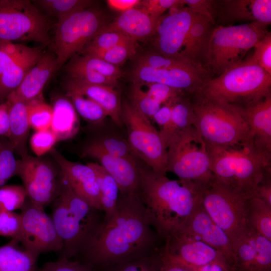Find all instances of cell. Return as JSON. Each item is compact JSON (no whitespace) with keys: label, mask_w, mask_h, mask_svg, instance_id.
<instances>
[{"label":"cell","mask_w":271,"mask_h":271,"mask_svg":"<svg viewBox=\"0 0 271 271\" xmlns=\"http://www.w3.org/2000/svg\"><path fill=\"white\" fill-rule=\"evenodd\" d=\"M160 239L138 195L119 193L115 214L88 240L80 261L103 270L155 252Z\"/></svg>","instance_id":"obj_1"},{"label":"cell","mask_w":271,"mask_h":271,"mask_svg":"<svg viewBox=\"0 0 271 271\" xmlns=\"http://www.w3.org/2000/svg\"><path fill=\"white\" fill-rule=\"evenodd\" d=\"M137 195L150 222L165 241L178 231L201 203V186L190 181L171 180L139 159Z\"/></svg>","instance_id":"obj_2"},{"label":"cell","mask_w":271,"mask_h":271,"mask_svg":"<svg viewBox=\"0 0 271 271\" xmlns=\"http://www.w3.org/2000/svg\"><path fill=\"white\" fill-rule=\"evenodd\" d=\"M206 145L214 179L243 198L255 197L257 186L271 172V154L260 153L247 143Z\"/></svg>","instance_id":"obj_3"},{"label":"cell","mask_w":271,"mask_h":271,"mask_svg":"<svg viewBox=\"0 0 271 271\" xmlns=\"http://www.w3.org/2000/svg\"><path fill=\"white\" fill-rule=\"evenodd\" d=\"M271 75L251 55L206 81L195 94L221 103L245 108L271 95Z\"/></svg>","instance_id":"obj_4"},{"label":"cell","mask_w":271,"mask_h":271,"mask_svg":"<svg viewBox=\"0 0 271 271\" xmlns=\"http://www.w3.org/2000/svg\"><path fill=\"white\" fill-rule=\"evenodd\" d=\"M269 31L267 25L253 22L239 25L213 27L202 56L201 65L217 76L240 63L249 51Z\"/></svg>","instance_id":"obj_5"},{"label":"cell","mask_w":271,"mask_h":271,"mask_svg":"<svg viewBox=\"0 0 271 271\" xmlns=\"http://www.w3.org/2000/svg\"><path fill=\"white\" fill-rule=\"evenodd\" d=\"M194 126L206 144L234 146L247 143L249 127L244 108L191 95Z\"/></svg>","instance_id":"obj_6"},{"label":"cell","mask_w":271,"mask_h":271,"mask_svg":"<svg viewBox=\"0 0 271 271\" xmlns=\"http://www.w3.org/2000/svg\"><path fill=\"white\" fill-rule=\"evenodd\" d=\"M167 172L205 187L214 179L206 145L194 126L174 133L166 144Z\"/></svg>","instance_id":"obj_7"},{"label":"cell","mask_w":271,"mask_h":271,"mask_svg":"<svg viewBox=\"0 0 271 271\" xmlns=\"http://www.w3.org/2000/svg\"><path fill=\"white\" fill-rule=\"evenodd\" d=\"M51 25L46 15L28 0L0 1V41H28L47 45Z\"/></svg>","instance_id":"obj_8"},{"label":"cell","mask_w":271,"mask_h":271,"mask_svg":"<svg viewBox=\"0 0 271 271\" xmlns=\"http://www.w3.org/2000/svg\"><path fill=\"white\" fill-rule=\"evenodd\" d=\"M107 24L103 13L92 7L58 20L53 51L57 57L58 70L79 54Z\"/></svg>","instance_id":"obj_9"},{"label":"cell","mask_w":271,"mask_h":271,"mask_svg":"<svg viewBox=\"0 0 271 271\" xmlns=\"http://www.w3.org/2000/svg\"><path fill=\"white\" fill-rule=\"evenodd\" d=\"M121 119L126 140L137 157L154 171L166 174L167 149L151 121L126 101L121 104Z\"/></svg>","instance_id":"obj_10"},{"label":"cell","mask_w":271,"mask_h":271,"mask_svg":"<svg viewBox=\"0 0 271 271\" xmlns=\"http://www.w3.org/2000/svg\"><path fill=\"white\" fill-rule=\"evenodd\" d=\"M214 179L202 191L201 201L213 220L229 240L247 226V202Z\"/></svg>","instance_id":"obj_11"},{"label":"cell","mask_w":271,"mask_h":271,"mask_svg":"<svg viewBox=\"0 0 271 271\" xmlns=\"http://www.w3.org/2000/svg\"><path fill=\"white\" fill-rule=\"evenodd\" d=\"M16 175L21 179L29 199L43 208L51 204L61 188L62 175L58 165L42 157L28 155L18 160Z\"/></svg>","instance_id":"obj_12"},{"label":"cell","mask_w":271,"mask_h":271,"mask_svg":"<svg viewBox=\"0 0 271 271\" xmlns=\"http://www.w3.org/2000/svg\"><path fill=\"white\" fill-rule=\"evenodd\" d=\"M23 247L39 256L50 251H61L63 242L51 218L44 208L32 203L28 198L21 209Z\"/></svg>","instance_id":"obj_13"},{"label":"cell","mask_w":271,"mask_h":271,"mask_svg":"<svg viewBox=\"0 0 271 271\" xmlns=\"http://www.w3.org/2000/svg\"><path fill=\"white\" fill-rule=\"evenodd\" d=\"M158 20L154 38L155 52L169 56H180L188 34L198 14L187 7H175Z\"/></svg>","instance_id":"obj_14"},{"label":"cell","mask_w":271,"mask_h":271,"mask_svg":"<svg viewBox=\"0 0 271 271\" xmlns=\"http://www.w3.org/2000/svg\"><path fill=\"white\" fill-rule=\"evenodd\" d=\"M230 241L234 254L230 271H271V241L247 226Z\"/></svg>","instance_id":"obj_15"},{"label":"cell","mask_w":271,"mask_h":271,"mask_svg":"<svg viewBox=\"0 0 271 271\" xmlns=\"http://www.w3.org/2000/svg\"><path fill=\"white\" fill-rule=\"evenodd\" d=\"M161 250L167 256L193 268L211 264L223 271H230L229 265L219 251L204 242L182 234L176 233L165 240Z\"/></svg>","instance_id":"obj_16"},{"label":"cell","mask_w":271,"mask_h":271,"mask_svg":"<svg viewBox=\"0 0 271 271\" xmlns=\"http://www.w3.org/2000/svg\"><path fill=\"white\" fill-rule=\"evenodd\" d=\"M209 79L206 72L194 68L157 69L135 65L131 72L132 83L162 84L189 95L197 93Z\"/></svg>","instance_id":"obj_17"},{"label":"cell","mask_w":271,"mask_h":271,"mask_svg":"<svg viewBox=\"0 0 271 271\" xmlns=\"http://www.w3.org/2000/svg\"><path fill=\"white\" fill-rule=\"evenodd\" d=\"M51 205V217L63 244L60 257L71 259L78 256L87 242L89 236L70 208L61 186Z\"/></svg>","instance_id":"obj_18"},{"label":"cell","mask_w":271,"mask_h":271,"mask_svg":"<svg viewBox=\"0 0 271 271\" xmlns=\"http://www.w3.org/2000/svg\"><path fill=\"white\" fill-rule=\"evenodd\" d=\"M176 233L200 240L216 249L226 259L231 270L234 254L229 238L211 218L202 206L201 201Z\"/></svg>","instance_id":"obj_19"},{"label":"cell","mask_w":271,"mask_h":271,"mask_svg":"<svg viewBox=\"0 0 271 271\" xmlns=\"http://www.w3.org/2000/svg\"><path fill=\"white\" fill-rule=\"evenodd\" d=\"M50 153L72 190L90 205L103 211L93 170L87 164L84 165L67 159L54 148Z\"/></svg>","instance_id":"obj_20"},{"label":"cell","mask_w":271,"mask_h":271,"mask_svg":"<svg viewBox=\"0 0 271 271\" xmlns=\"http://www.w3.org/2000/svg\"><path fill=\"white\" fill-rule=\"evenodd\" d=\"M82 156L96 159L116 182L120 193L137 194L139 181L138 162L136 160L112 156L88 144L82 151Z\"/></svg>","instance_id":"obj_21"},{"label":"cell","mask_w":271,"mask_h":271,"mask_svg":"<svg viewBox=\"0 0 271 271\" xmlns=\"http://www.w3.org/2000/svg\"><path fill=\"white\" fill-rule=\"evenodd\" d=\"M57 57L54 51H44L36 64L26 74L20 85L8 96L10 103H28L42 96L47 83L58 71Z\"/></svg>","instance_id":"obj_22"},{"label":"cell","mask_w":271,"mask_h":271,"mask_svg":"<svg viewBox=\"0 0 271 271\" xmlns=\"http://www.w3.org/2000/svg\"><path fill=\"white\" fill-rule=\"evenodd\" d=\"M215 18L226 22H257L267 26L271 23L270 0L214 1Z\"/></svg>","instance_id":"obj_23"},{"label":"cell","mask_w":271,"mask_h":271,"mask_svg":"<svg viewBox=\"0 0 271 271\" xmlns=\"http://www.w3.org/2000/svg\"><path fill=\"white\" fill-rule=\"evenodd\" d=\"M244 110L249 127L247 144L260 153L271 154V95Z\"/></svg>","instance_id":"obj_24"},{"label":"cell","mask_w":271,"mask_h":271,"mask_svg":"<svg viewBox=\"0 0 271 271\" xmlns=\"http://www.w3.org/2000/svg\"><path fill=\"white\" fill-rule=\"evenodd\" d=\"M66 94H77L88 97L99 104L108 116L118 127H122L120 94L114 87L83 83L68 78L64 84Z\"/></svg>","instance_id":"obj_25"},{"label":"cell","mask_w":271,"mask_h":271,"mask_svg":"<svg viewBox=\"0 0 271 271\" xmlns=\"http://www.w3.org/2000/svg\"><path fill=\"white\" fill-rule=\"evenodd\" d=\"M159 18L136 7L121 13L112 22L100 31L120 32L136 42L144 41L154 36Z\"/></svg>","instance_id":"obj_26"},{"label":"cell","mask_w":271,"mask_h":271,"mask_svg":"<svg viewBox=\"0 0 271 271\" xmlns=\"http://www.w3.org/2000/svg\"><path fill=\"white\" fill-rule=\"evenodd\" d=\"M44 52L42 47H27L23 54L4 71L0 76V103L6 101L20 85Z\"/></svg>","instance_id":"obj_27"},{"label":"cell","mask_w":271,"mask_h":271,"mask_svg":"<svg viewBox=\"0 0 271 271\" xmlns=\"http://www.w3.org/2000/svg\"><path fill=\"white\" fill-rule=\"evenodd\" d=\"M52 107L53 117L50 128L55 134L58 142L73 137L78 132L80 124L70 99L67 96L57 97Z\"/></svg>","instance_id":"obj_28"},{"label":"cell","mask_w":271,"mask_h":271,"mask_svg":"<svg viewBox=\"0 0 271 271\" xmlns=\"http://www.w3.org/2000/svg\"><path fill=\"white\" fill-rule=\"evenodd\" d=\"M9 134L8 138L14 152L21 158L29 155L27 144L31 126L28 116L27 103H10Z\"/></svg>","instance_id":"obj_29"},{"label":"cell","mask_w":271,"mask_h":271,"mask_svg":"<svg viewBox=\"0 0 271 271\" xmlns=\"http://www.w3.org/2000/svg\"><path fill=\"white\" fill-rule=\"evenodd\" d=\"M213 25L208 18L198 14L179 55L203 69L201 65L202 56Z\"/></svg>","instance_id":"obj_30"},{"label":"cell","mask_w":271,"mask_h":271,"mask_svg":"<svg viewBox=\"0 0 271 271\" xmlns=\"http://www.w3.org/2000/svg\"><path fill=\"white\" fill-rule=\"evenodd\" d=\"M12 239L0 246V271H39V256L22 247Z\"/></svg>","instance_id":"obj_31"},{"label":"cell","mask_w":271,"mask_h":271,"mask_svg":"<svg viewBox=\"0 0 271 271\" xmlns=\"http://www.w3.org/2000/svg\"><path fill=\"white\" fill-rule=\"evenodd\" d=\"M87 164L93 170L96 175L104 213L103 222H106L112 218L117 211L120 193L119 188L114 179L100 164L94 163Z\"/></svg>","instance_id":"obj_32"},{"label":"cell","mask_w":271,"mask_h":271,"mask_svg":"<svg viewBox=\"0 0 271 271\" xmlns=\"http://www.w3.org/2000/svg\"><path fill=\"white\" fill-rule=\"evenodd\" d=\"M195 120L190 95L182 94L177 98L174 103L168 126L164 131L159 132L166 147L168 141L174 133L194 126Z\"/></svg>","instance_id":"obj_33"},{"label":"cell","mask_w":271,"mask_h":271,"mask_svg":"<svg viewBox=\"0 0 271 271\" xmlns=\"http://www.w3.org/2000/svg\"><path fill=\"white\" fill-rule=\"evenodd\" d=\"M247 226L271 241V205L256 197L247 202Z\"/></svg>","instance_id":"obj_34"},{"label":"cell","mask_w":271,"mask_h":271,"mask_svg":"<svg viewBox=\"0 0 271 271\" xmlns=\"http://www.w3.org/2000/svg\"><path fill=\"white\" fill-rule=\"evenodd\" d=\"M33 3L39 7V10L59 20L78 11L92 7L95 2L90 0H38Z\"/></svg>","instance_id":"obj_35"},{"label":"cell","mask_w":271,"mask_h":271,"mask_svg":"<svg viewBox=\"0 0 271 271\" xmlns=\"http://www.w3.org/2000/svg\"><path fill=\"white\" fill-rule=\"evenodd\" d=\"M76 111L84 120L94 125L102 124L108 114L106 111L94 100L77 94H66Z\"/></svg>","instance_id":"obj_36"},{"label":"cell","mask_w":271,"mask_h":271,"mask_svg":"<svg viewBox=\"0 0 271 271\" xmlns=\"http://www.w3.org/2000/svg\"><path fill=\"white\" fill-rule=\"evenodd\" d=\"M136 65L157 69L194 68L206 72L203 68L194 65L181 56H166L155 51L149 52L140 56Z\"/></svg>","instance_id":"obj_37"},{"label":"cell","mask_w":271,"mask_h":271,"mask_svg":"<svg viewBox=\"0 0 271 271\" xmlns=\"http://www.w3.org/2000/svg\"><path fill=\"white\" fill-rule=\"evenodd\" d=\"M70 63L101 74L115 81L122 75L119 67L113 65L103 60L89 54H76L69 59Z\"/></svg>","instance_id":"obj_38"},{"label":"cell","mask_w":271,"mask_h":271,"mask_svg":"<svg viewBox=\"0 0 271 271\" xmlns=\"http://www.w3.org/2000/svg\"><path fill=\"white\" fill-rule=\"evenodd\" d=\"M87 144L109 155L136 160L139 159L131 150L126 140L115 136L97 137Z\"/></svg>","instance_id":"obj_39"},{"label":"cell","mask_w":271,"mask_h":271,"mask_svg":"<svg viewBox=\"0 0 271 271\" xmlns=\"http://www.w3.org/2000/svg\"><path fill=\"white\" fill-rule=\"evenodd\" d=\"M28 116L31 128L35 131L50 128L53 117L52 106L41 97L27 103Z\"/></svg>","instance_id":"obj_40"},{"label":"cell","mask_w":271,"mask_h":271,"mask_svg":"<svg viewBox=\"0 0 271 271\" xmlns=\"http://www.w3.org/2000/svg\"><path fill=\"white\" fill-rule=\"evenodd\" d=\"M131 39L129 37L117 31H100L79 53L85 54L107 50Z\"/></svg>","instance_id":"obj_41"},{"label":"cell","mask_w":271,"mask_h":271,"mask_svg":"<svg viewBox=\"0 0 271 271\" xmlns=\"http://www.w3.org/2000/svg\"><path fill=\"white\" fill-rule=\"evenodd\" d=\"M130 103L142 114L151 121L154 114L162 105L153 99L142 84L132 83L129 92Z\"/></svg>","instance_id":"obj_42"},{"label":"cell","mask_w":271,"mask_h":271,"mask_svg":"<svg viewBox=\"0 0 271 271\" xmlns=\"http://www.w3.org/2000/svg\"><path fill=\"white\" fill-rule=\"evenodd\" d=\"M28 198L23 185H5L0 188V210L21 209Z\"/></svg>","instance_id":"obj_43"},{"label":"cell","mask_w":271,"mask_h":271,"mask_svg":"<svg viewBox=\"0 0 271 271\" xmlns=\"http://www.w3.org/2000/svg\"><path fill=\"white\" fill-rule=\"evenodd\" d=\"M136 42L131 39L107 50L85 54L96 56L109 64L119 67L135 54Z\"/></svg>","instance_id":"obj_44"},{"label":"cell","mask_w":271,"mask_h":271,"mask_svg":"<svg viewBox=\"0 0 271 271\" xmlns=\"http://www.w3.org/2000/svg\"><path fill=\"white\" fill-rule=\"evenodd\" d=\"M8 139L0 137V188L14 176L16 175L18 160Z\"/></svg>","instance_id":"obj_45"},{"label":"cell","mask_w":271,"mask_h":271,"mask_svg":"<svg viewBox=\"0 0 271 271\" xmlns=\"http://www.w3.org/2000/svg\"><path fill=\"white\" fill-rule=\"evenodd\" d=\"M161 262L160 248L150 255L114 265L104 269H108L109 271H159Z\"/></svg>","instance_id":"obj_46"},{"label":"cell","mask_w":271,"mask_h":271,"mask_svg":"<svg viewBox=\"0 0 271 271\" xmlns=\"http://www.w3.org/2000/svg\"><path fill=\"white\" fill-rule=\"evenodd\" d=\"M64 70L68 75L69 78L83 83L106 85L114 88L117 84V82L101 74L76 66L69 62L65 65Z\"/></svg>","instance_id":"obj_47"},{"label":"cell","mask_w":271,"mask_h":271,"mask_svg":"<svg viewBox=\"0 0 271 271\" xmlns=\"http://www.w3.org/2000/svg\"><path fill=\"white\" fill-rule=\"evenodd\" d=\"M21 234L20 213L0 210V235L10 237L20 243Z\"/></svg>","instance_id":"obj_48"},{"label":"cell","mask_w":271,"mask_h":271,"mask_svg":"<svg viewBox=\"0 0 271 271\" xmlns=\"http://www.w3.org/2000/svg\"><path fill=\"white\" fill-rule=\"evenodd\" d=\"M57 142V138L50 128L35 131L30 140L31 148L37 157L50 152Z\"/></svg>","instance_id":"obj_49"},{"label":"cell","mask_w":271,"mask_h":271,"mask_svg":"<svg viewBox=\"0 0 271 271\" xmlns=\"http://www.w3.org/2000/svg\"><path fill=\"white\" fill-rule=\"evenodd\" d=\"M252 59L271 75V33L268 32L254 46Z\"/></svg>","instance_id":"obj_50"},{"label":"cell","mask_w":271,"mask_h":271,"mask_svg":"<svg viewBox=\"0 0 271 271\" xmlns=\"http://www.w3.org/2000/svg\"><path fill=\"white\" fill-rule=\"evenodd\" d=\"M27 47L12 42L0 41V76L9 66L23 54Z\"/></svg>","instance_id":"obj_51"},{"label":"cell","mask_w":271,"mask_h":271,"mask_svg":"<svg viewBox=\"0 0 271 271\" xmlns=\"http://www.w3.org/2000/svg\"><path fill=\"white\" fill-rule=\"evenodd\" d=\"M39 271H96L93 267L80 260L60 257L57 260L45 263Z\"/></svg>","instance_id":"obj_52"},{"label":"cell","mask_w":271,"mask_h":271,"mask_svg":"<svg viewBox=\"0 0 271 271\" xmlns=\"http://www.w3.org/2000/svg\"><path fill=\"white\" fill-rule=\"evenodd\" d=\"M184 6L183 0H144L140 1L137 7L159 18L166 10Z\"/></svg>","instance_id":"obj_53"},{"label":"cell","mask_w":271,"mask_h":271,"mask_svg":"<svg viewBox=\"0 0 271 271\" xmlns=\"http://www.w3.org/2000/svg\"><path fill=\"white\" fill-rule=\"evenodd\" d=\"M147 92L150 96L161 105L186 94L177 89L159 83H147Z\"/></svg>","instance_id":"obj_54"},{"label":"cell","mask_w":271,"mask_h":271,"mask_svg":"<svg viewBox=\"0 0 271 271\" xmlns=\"http://www.w3.org/2000/svg\"><path fill=\"white\" fill-rule=\"evenodd\" d=\"M185 5L195 13L208 18L213 25L215 24L214 1L183 0Z\"/></svg>","instance_id":"obj_55"},{"label":"cell","mask_w":271,"mask_h":271,"mask_svg":"<svg viewBox=\"0 0 271 271\" xmlns=\"http://www.w3.org/2000/svg\"><path fill=\"white\" fill-rule=\"evenodd\" d=\"M178 97L162 105L153 116L152 119L160 127L159 132L164 131L168 126L171 120L173 106Z\"/></svg>","instance_id":"obj_56"},{"label":"cell","mask_w":271,"mask_h":271,"mask_svg":"<svg viewBox=\"0 0 271 271\" xmlns=\"http://www.w3.org/2000/svg\"><path fill=\"white\" fill-rule=\"evenodd\" d=\"M161 253L162 262L159 271H196L195 268L167 256L162 251Z\"/></svg>","instance_id":"obj_57"},{"label":"cell","mask_w":271,"mask_h":271,"mask_svg":"<svg viewBox=\"0 0 271 271\" xmlns=\"http://www.w3.org/2000/svg\"><path fill=\"white\" fill-rule=\"evenodd\" d=\"M255 197L271 205V172L267 173L257 187Z\"/></svg>","instance_id":"obj_58"},{"label":"cell","mask_w":271,"mask_h":271,"mask_svg":"<svg viewBox=\"0 0 271 271\" xmlns=\"http://www.w3.org/2000/svg\"><path fill=\"white\" fill-rule=\"evenodd\" d=\"M10 105L11 103L7 100L0 103V137H9Z\"/></svg>","instance_id":"obj_59"},{"label":"cell","mask_w":271,"mask_h":271,"mask_svg":"<svg viewBox=\"0 0 271 271\" xmlns=\"http://www.w3.org/2000/svg\"><path fill=\"white\" fill-rule=\"evenodd\" d=\"M140 0H108V6L114 11L124 12L138 6Z\"/></svg>","instance_id":"obj_60"}]
</instances>
